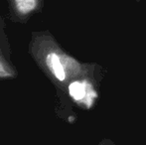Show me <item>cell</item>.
Here are the masks:
<instances>
[{
  "instance_id": "obj_1",
  "label": "cell",
  "mask_w": 146,
  "mask_h": 145,
  "mask_svg": "<svg viewBox=\"0 0 146 145\" xmlns=\"http://www.w3.org/2000/svg\"><path fill=\"white\" fill-rule=\"evenodd\" d=\"M9 17L16 23H26L32 16L40 13L43 0H5Z\"/></svg>"
},
{
  "instance_id": "obj_4",
  "label": "cell",
  "mask_w": 146,
  "mask_h": 145,
  "mask_svg": "<svg viewBox=\"0 0 146 145\" xmlns=\"http://www.w3.org/2000/svg\"><path fill=\"white\" fill-rule=\"evenodd\" d=\"M98 145H115V143L110 139H102Z\"/></svg>"
},
{
  "instance_id": "obj_3",
  "label": "cell",
  "mask_w": 146,
  "mask_h": 145,
  "mask_svg": "<svg viewBox=\"0 0 146 145\" xmlns=\"http://www.w3.org/2000/svg\"><path fill=\"white\" fill-rule=\"evenodd\" d=\"M69 89V95H71L72 99L75 101H81L84 99L86 95V87L84 83H80V81H73L69 85L68 87Z\"/></svg>"
},
{
  "instance_id": "obj_2",
  "label": "cell",
  "mask_w": 146,
  "mask_h": 145,
  "mask_svg": "<svg viewBox=\"0 0 146 145\" xmlns=\"http://www.w3.org/2000/svg\"><path fill=\"white\" fill-rule=\"evenodd\" d=\"M17 75L16 69L11 64L9 56H6L5 52L0 48V79H13Z\"/></svg>"
}]
</instances>
